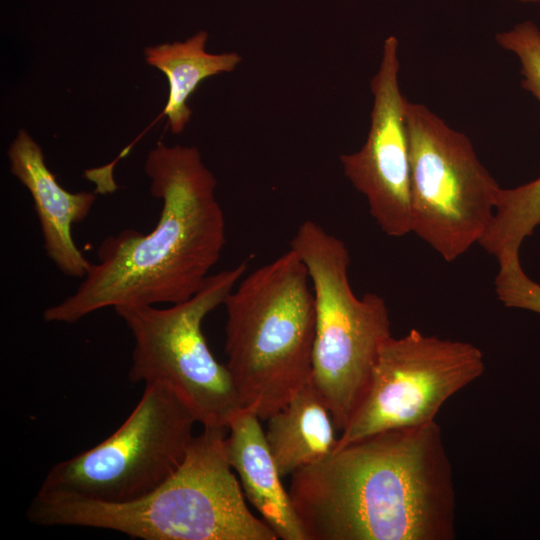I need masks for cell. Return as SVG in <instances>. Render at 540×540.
<instances>
[{"label":"cell","instance_id":"obj_4","mask_svg":"<svg viewBox=\"0 0 540 540\" xmlns=\"http://www.w3.org/2000/svg\"><path fill=\"white\" fill-rule=\"evenodd\" d=\"M310 277L289 249L226 297L225 354L242 408L267 420L310 379L316 309Z\"/></svg>","mask_w":540,"mask_h":540},{"label":"cell","instance_id":"obj_1","mask_svg":"<svg viewBox=\"0 0 540 540\" xmlns=\"http://www.w3.org/2000/svg\"><path fill=\"white\" fill-rule=\"evenodd\" d=\"M306 540H452L456 492L436 421L379 432L291 475Z\"/></svg>","mask_w":540,"mask_h":540},{"label":"cell","instance_id":"obj_12","mask_svg":"<svg viewBox=\"0 0 540 540\" xmlns=\"http://www.w3.org/2000/svg\"><path fill=\"white\" fill-rule=\"evenodd\" d=\"M226 452L245 498L278 539L306 540L292 500L282 484L260 418L240 409L229 421Z\"/></svg>","mask_w":540,"mask_h":540},{"label":"cell","instance_id":"obj_10","mask_svg":"<svg viewBox=\"0 0 540 540\" xmlns=\"http://www.w3.org/2000/svg\"><path fill=\"white\" fill-rule=\"evenodd\" d=\"M398 48L395 36L385 39L379 70L371 80L367 139L359 151L340 157L345 176L366 197L380 229L392 237L412 232L407 99L399 86Z\"/></svg>","mask_w":540,"mask_h":540},{"label":"cell","instance_id":"obj_14","mask_svg":"<svg viewBox=\"0 0 540 540\" xmlns=\"http://www.w3.org/2000/svg\"><path fill=\"white\" fill-rule=\"evenodd\" d=\"M208 34L199 31L184 42L164 43L145 49L146 62L167 77L169 94L163 112L171 131L179 134L191 117L187 101L199 84L211 76L233 71L241 61L236 52L211 54L205 49Z\"/></svg>","mask_w":540,"mask_h":540},{"label":"cell","instance_id":"obj_3","mask_svg":"<svg viewBox=\"0 0 540 540\" xmlns=\"http://www.w3.org/2000/svg\"><path fill=\"white\" fill-rule=\"evenodd\" d=\"M227 428L194 435L177 470L133 501L108 503L37 493L28 519L43 526L107 529L143 540H276L245 502L226 452Z\"/></svg>","mask_w":540,"mask_h":540},{"label":"cell","instance_id":"obj_6","mask_svg":"<svg viewBox=\"0 0 540 540\" xmlns=\"http://www.w3.org/2000/svg\"><path fill=\"white\" fill-rule=\"evenodd\" d=\"M246 270L245 261L210 274L192 297L167 308H114L134 341L130 381L166 387L203 427L227 428L242 409L228 368L209 349L202 322L224 303Z\"/></svg>","mask_w":540,"mask_h":540},{"label":"cell","instance_id":"obj_2","mask_svg":"<svg viewBox=\"0 0 540 540\" xmlns=\"http://www.w3.org/2000/svg\"><path fill=\"white\" fill-rule=\"evenodd\" d=\"M145 172L162 202L156 226L105 238L76 291L43 311L45 322L74 324L108 307L176 304L202 287L226 242L216 179L196 147L162 142L149 152Z\"/></svg>","mask_w":540,"mask_h":540},{"label":"cell","instance_id":"obj_9","mask_svg":"<svg viewBox=\"0 0 540 540\" xmlns=\"http://www.w3.org/2000/svg\"><path fill=\"white\" fill-rule=\"evenodd\" d=\"M485 370L469 342L425 335L413 328L381 346L368 390L335 449L392 429L431 423L449 398Z\"/></svg>","mask_w":540,"mask_h":540},{"label":"cell","instance_id":"obj_15","mask_svg":"<svg viewBox=\"0 0 540 540\" xmlns=\"http://www.w3.org/2000/svg\"><path fill=\"white\" fill-rule=\"evenodd\" d=\"M540 225V176L514 188H501L489 226L478 244L498 262L519 258L523 241Z\"/></svg>","mask_w":540,"mask_h":540},{"label":"cell","instance_id":"obj_11","mask_svg":"<svg viewBox=\"0 0 540 540\" xmlns=\"http://www.w3.org/2000/svg\"><path fill=\"white\" fill-rule=\"evenodd\" d=\"M11 173L31 194L46 255L59 271L83 279L91 262L72 237V226L83 221L96 200L92 192L64 189L46 165L41 147L20 130L8 149Z\"/></svg>","mask_w":540,"mask_h":540},{"label":"cell","instance_id":"obj_8","mask_svg":"<svg viewBox=\"0 0 540 540\" xmlns=\"http://www.w3.org/2000/svg\"><path fill=\"white\" fill-rule=\"evenodd\" d=\"M405 115L412 232L452 262L484 235L500 186L464 133L421 103L406 100Z\"/></svg>","mask_w":540,"mask_h":540},{"label":"cell","instance_id":"obj_5","mask_svg":"<svg viewBox=\"0 0 540 540\" xmlns=\"http://www.w3.org/2000/svg\"><path fill=\"white\" fill-rule=\"evenodd\" d=\"M291 249L304 262L315 297L310 380L342 431L368 390L381 346L392 336L388 308L376 293L354 294L346 245L317 222L298 227Z\"/></svg>","mask_w":540,"mask_h":540},{"label":"cell","instance_id":"obj_7","mask_svg":"<svg viewBox=\"0 0 540 540\" xmlns=\"http://www.w3.org/2000/svg\"><path fill=\"white\" fill-rule=\"evenodd\" d=\"M197 422L170 390L146 384L126 420L99 444L53 465L37 493L124 503L148 494L181 465Z\"/></svg>","mask_w":540,"mask_h":540},{"label":"cell","instance_id":"obj_16","mask_svg":"<svg viewBox=\"0 0 540 540\" xmlns=\"http://www.w3.org/2000/svg\"><path fill=\"white\" fill-rule=\"evenodd\" d=\"M497 44L519 60L521 86L540 103V29L531 20L495 35Z\"/></svg>","mask_w":540,"mask_h":540},{"label":"cell","instance_id":"obj_17","mask_svg":"<svg viewBox=\"0 0 540 540\" xmlns=\"http://www.w3.org/2000/svg\"><path fill=\"white\" fill-rule=\"evenodd\" d=\"M495 291L507 307L531 310L540 314V284L523 271L520 260L499 264L495 278Z\"/></svg>","mask_w":540,"mask_h":540},{"label":"cell","instance_id":"obj_18","mask_svg":"<svg viewBox=\"0 0 540 540\" xmlns=\"http://www.w3.org/2000/svg\"><path fill=\"white\" fill-rule=\"evenodd\" d=\"M522 3H540V0H517Z\"/></svg>","mask_w":540,"mask_h":540},{"label":"cell","instance_id":"obj_13","mask_svg":"<svg viewBox=\"0 0 540 540\" xmlns=\"http://www.w3.org/2000/svg\"><path fill=\"white\" fill-rule=\"evenodd\" d=\"M324 398L309 381L267 419L265 438L282 478L329 456L338 438Z\"/></svg>","mask_w":540,"mask_h":540}]
</instances>
